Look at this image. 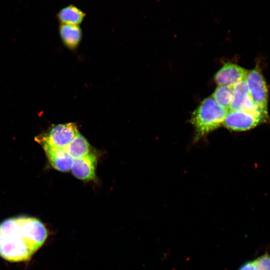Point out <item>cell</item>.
Here are the masks:
<instances>
[{"label":"cell","instance_id":"277c9868","mask_svg":"<svg viewBox=\"0 0 270 270\" xmlns=\"http://www.w3.org/2000/svg\"><path fill=\"white\" fill-rule=\"evenodd\" d=\"M78 134L74 123L58 124L53 126L44 138V147L65 148Z\"/></svg>","mask_w":270,"mask_h":270},{"label":"cell","instance_id":"52a82bcc","mask_svg":"<svg viewBox=\"0 0 270 270\" xmlns=\"http://www.w3.org/2000/svg\"><path fill=\"white\" fill-rule=\"evenodd\" d=\"M248 71L232 63L226 62L216 72L214 80L219 86L233 87L246 80Z\"/></svg>","mask_w":270,"mask_h":270},{"label":"cell","instance_id":"5bb4252c","mask_svg":"<svg viewBox=\"0 0 270 270\" xmlns=\"http://www.w3.org/2000/svg\"><path fill=\"white\" fill-rule=\"evenodd\" d=\"M254 270H270V254L266 253L253 260Z\"/></svg>","mask_w":270,"mask_h":270},{"label":"cell","instance_id":"9c48e42d","mask_svg":"<svg viewBox=\"0 0 270 270\" xmlns=\"http://www.w3.org/2000/svg\"><path fill=\"white\" fill-rule=\"evenodd\" d=\"M48 159L52 166L58 170L67 172L72 166L74 160L65 148L44 147Z\"/></svg>","mask_w":270,"mask_h":270},{"label":"cell","instance_id":"7c38bea8","mask_svg":"<svg viewBox=\"0 0 270 270\" xmlns=\"http://www.w3.org/2000/svg\"><path fill=\"white\" fill-rule=\"evenodd\" d=\"M90 145L87 140L80 134L65 148L70 156L76 159L89 152Z\"/></svg>","mask_w":270,"mask_h":270},{"label":"cell","instance_id":"ba28073f","mask_svg":"<svg viewBox=\"0 0 270 270\" xmlns=\"http://www.w3.org/2000/svg\"><path fill=\"white\" fill-rule=\"evenodd\" d=\"M96 158L94 154H88L81 158L74 159L71 168L74 176L84 180L96 178L95 169Z\"/></svg>","mask_w":270,"mask_h":270},{"label":"cell","instance_id":"7a4b0ae2","mask_svg":"<svg viewBox=\"0 0 270 270\" xmlns=\"http://www.w3.org/2000/svg\"><path fill=\"white\" fill-rule=\"evenodd\" d=\"M228 110L222 107L212 97L204 99L192 114L191 122L200 138L223 123Z\"/></svg>","mask_w":270,"mask_h":270},{"label":"cell","instance_id":"8992f818","mask_svg":"<svg viewBox=\"0 0 270 270\" xmlns=\"http://www.w3.org/2000/svg\"><path fill=\"white\" fill-rule=\"evenodd\" d=\"M232 88L233 96L229 110L253 112L260 115L264 119L251 99L246 80L236 84Z\"/></svg>","mask_w":270,"mask_h":270},{"label":"cell","instance_id":"3957f363","mask_svg":"<svg viewBox=\"0 0 270 270\" xmlns=\"http://www.w3.org/2000/svg\"><path fill=\"white\" fill-rule=\"evenodd\" d=\"M246 81L250 96L262 116L268 122L269 120L268 103V90L264 77L258 66L248 71Z\"/></svg>","mask_w":270,"mask_h":270},{"label":"cell","instance_id":"30bf717a","mask_svg":"<svg viewBox=\"0 0 270 270\" xmlns=\"http://www.w3.org/2000/svg\"><path fill=\"white\" fill-rule=\"evenodd\" d=\"M86 14L74 4H70L60 9L56 18L61 24L79 25L84 20Z\"/></svg>","mask_w":270,"mask_h":270},{"label":"cell","instance_id":"4fadbf2b","mask_svg":"<svg viewBox=\"0 0 270 270\" xmlns=\"http://www.w3.org/2000/svg\"><path fill=\"white\" fill-rule=\"evenodd\" d=\"M233 96V88L219 86L212 94V98L222 107L229 110Z\"/></svg>","mask_w":270,"mask_h":270},{"label":"cell","instance_id":"8fae6325","mask_svg":"<svg viewBox=\"0 0 270 270\" xmlns=\"http://www.w3.org/2000/svg\"><path fill=\"white\" fill-rule=\"evenodd\" d=\"M59 30L65 45L73 48L78 44L82 35L81 28L78 25L60 24Z\"/></svg>","mask_w":270,"mask_h":270},{"label":"cell","instance_id":"6da1fadb","mask_svg":"<svg viewBox=\"0 0 270 270\" xmlns=\"http://www.w3.org/2000/svg\"><path fill=\"white\" fill-rule=\"evenodd\" d=\"M48 231L39 220L19 216L0 224V256L12 262L29 260L45 243Z\"/></svg>","mask_w":270,"mask_h":270},{"label":"cell","instance_id":"9a60e30c","mask_svg":"<svg viewBox=\"0 0 270 270\" xmlns=\"http://www.w3.org/2000/svg\"><path fill=\"white\" fill-rule=\"evenodd\" d=\"M238 270H254L253 260L246 262L240 267Z\"/></svg>","mask_w":270,"mask_h":270},{"label":"cell","instance_id":"5b68a950","mask_svg":"<svg viewBox=\"0 0 270 270\" xmlns=\"http://www.w3.org/2000/svg\"><path fill=\"white\" fill-rule=\"evenodd\" d=\"M266 122L258 114L246 111L228 110L223 124L227 128L234 131L250 130Z\"/></svg>","mask_w":270,"mask_h":270}]
</instances>
